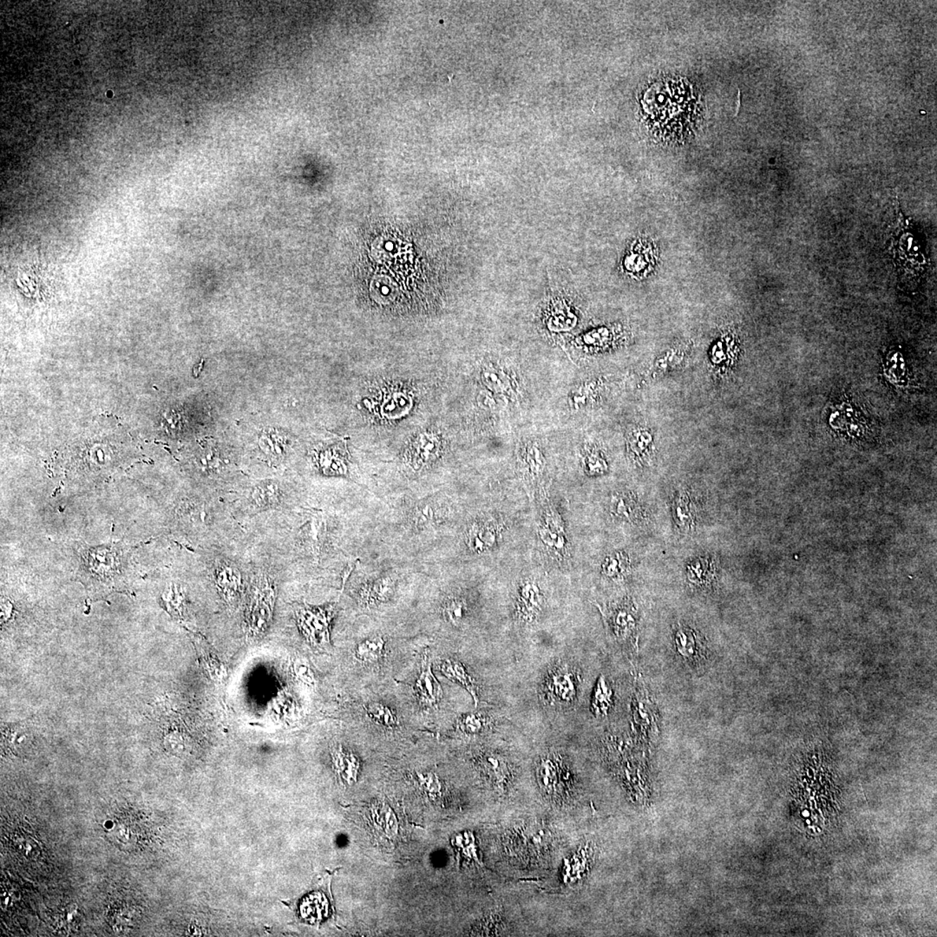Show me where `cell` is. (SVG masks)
<instances>
[{
    "instance_id": "cell-1",
    "label": "cell",
    "mask_w": 937,
    "mask_h": 937,
    "mask_svg": "<svg viewBox=\"0 0 937 937\" xmlns=\"http://www.w3.org/2000/svg\"><path fill=\"white\" fill-rule=\"evenodd\" d=\"M126 558L117 545L89 548L82 553L81 577L95 600L123 590Z\"/></svg>"
},
{
    "instance_id": "cell-2",
    "label": "cell",
    "mask_w": 937,
    "mask_h": 937,
    "mask_svg": "<svg viewBox=\"0 0 937 937\" xmlns=\"http://www.w3.org/2000/svg\"><path fill=\"white\" fill-rule=\"evenodd\" d=\"M675 91L676 85L672 83L651 89L646 95L645 103L647 112L653 114V119L657 123L662 127L666 125L668 129L675 127L677 129L687 124L690 118L688 114L691 112L692 105L683 86H681L676 102H673Z\"/></svg>"
},
{
    "instance_id": "cell-3",
    "label": "cell",
    "mask_w": 937,
    "mask_h": 937,
    "mask_svg": "<svg viewBox=\"0 0 937 937\" xmlns=\"http://www.w3.org/2000/svg\"><path fill=\"white\" fill-rule=\"evenodd\" d=\"M254 590L247 616V626L250 635L257 636L266 631L271 621L276 588L268 576H262Z\"/></svg>"
},
{
    "instance_id": "cell-4",
    "label": "cell",
    "mask_w": 937,
    "mask_h": 937,
    "mask_svg": "<svg viewBox=\"0 0 937 937\" xmlns=\"http://www.w3.org/2000/svg\"><path fill=\"white\" fill-rule=\"evenodd\" d=\"M546 697L553 705L568 706L575 702L579 690V676L575 668L560 663L551 669L544 685Z\"/></svg>"
},
{
    "instance_id": "cell-5",
    "label": "cell",
    "mask_w": 937,
    "mask_h": 937,
    "mask_svg": "<svg viewBox=\"0 0 937 937\" xmlns=\"http://www.w3.org/2000/svg\"><path fill=\"white\" fill-rule=\"evenodd\" d=\"M333 609H313L299 607L296 610L298 625L302 634L314 646H323L330 640L329 626Z\"/></svg>"
},
{
    "instance_id": "cell-6",
    "label": "cell",
    "mask_w": 937,
    "mask_h": 937,
    "mask_svg": "<svg viewBox=\"0 0 937 937\" xmlns=\"http://www.w3.org/2000/svg\"><path fill=\"white\" fill-rule=\"evenodd\" d=\"M676 653L691 666L701 665L706 660L705 647L694 631L687 627L677 629L675 635Z\"/></svg>"
},
{
    "instance_id": "cell-7",
    "label": "cell",
    "mask_w": 937,
    "mask_h": 937,
    "mask_svg": "<svg viewBox=\"0 0 937 937\" xmlns=\"http://www.w3.org/2000/svg\"><path fill=\"white\" fill-rule=\"evenodd\" d=\"M562 528L564 527L560 518L553 510L548 511L544 518V523L540 528V536L544 546L561 560H564L568 554V547Z\"/></svg>"
},
{
    "instance_id": "cell-8",
    "label": "cell",
    "mask_w": 937,
    "mask_h": 937,
    "mask_svg": "<svg viewBox=\"0 0 937 937\" xmlns=\"http://www.w3.org/2000/svg\"><path fill=\"white\" fill-rule=\"evenodd\" d=\"M414 692L418 702L425 706H436L442 698L441 686L433 675L431 660L428 657H425L422 663L421 673L415 683Z\"/></svg>"
},
{
    "instance_id": "cell-9",
    "label": "cell",
    "mask_w": 937,
    "mask_h": 937,
    "mask_svg": "<svg viewBox=\"0 0 937 937\" xmlns=\"http://www.w3.org/2000/svg\"><path fill=\"white\" fill-rule=\"evenodd\" d=\"M543 596L538 585L526 581L517 593V614L521 620L531 621L542 609Z\"/></svg>"
},
{
    "instance_id": "cell-10",
    "label": "cell",
    "mask_w": 937,
    "mask_h": 937,
    "mask_svg": "<svg viewBox=\"0 0 937 937\" xmlns=\"http://www.w3.org/2000/svg\"><path fill=\"white\" fill-rule=\"evenodd\" d=\"M562 763L557 757L541 758L536 772L540 786L548 794H557L562 780H569V772L566 768H562Z\"/></svg>"
},
{
    "instance_id": "cell-11",
    "label": "cell",
    "mask_w": 937,
    "mask_h": 937,
    "mask_svg": "<svg viewBox=\"0 0 937 937\" xmlns=\"http://www.w3.org/2000/svg\"><path fill=\"white\" fill-rule=\"evenodd\" d=\"M217 583L228 602H235L243 591L242 575L234 565L221 564L217 569Z\"/></svg>"
},
{
    "instance_id": "cell-12",
    "label": "cell",
    "mask_w": 937,
    "mask_h": 937,
    "mask_svg": "<svg viewBox=\"0 0 937 937\" xmlns=\"http://www.w3.org/2000/svg\"><path fill=\"white\" fill-rule=\"evenodd\" d=\"M498 531L490 523H475L469 529L467 543L470 550L483 553L491 549L496 543Z\"/></svg>"
},
{
    "instance_id": "cell-13",
    "label": "cell",
    "mask_w": 937,
    "mask_h": 937,
    "mask_svg": "<svg viewBox=\"0 0 937 937\" xmlns=\"http://www.w3.org/2000/svg\"><path fill=\"white\" fill-rule=\"evenodd\" d=\"M440 670L450 680L455 681V683L464 687L472 694L475 706H477V703H479V694H477L479 687H477L473 678L466 671L461 662L453 660V659H448V660L443 661L441 665H440Z\"/></svg>"
},
{
    "instance_id": "cell-14",
    "label": "cell",
    "mask_w": 937,
    "mask_h": 937,
    "mask_svg": "<svg viewBox=\"0 0 937 937\" xmlns=\"http://www.w3.org/2000/svg\"><path fill=\"white\" fill-rule=\"evenodd\" d=\"M610 623L614 635L618 639L627 640L635 631L636 621L633 609L627 607H618L611 616Z\"/></svg>"
},
{
    "instance_id": "cell-15",
    "label": "cell",
    "mask_w": 937,
    "mask_h": 937,
    "mask_svg": "<svg viewBox=\"0 0 937 937\" xmlns=\"http://www.w3.org/2000/svg\"><path fill=\"white\" fill-rule=\"evenodd\" d=\"M333 762L337 772L347 783H353L356 780L359 762L354 754L346 753L342 748H337L333 751Z\"/></svg>"
},
{
    "instance_id": "cell-16",
    "label": "cell",
    "mask_w": 937,
    "mask_h": 937,
    "mask_svg": "<svg viewBox=\"0 0 937 937\" xmlns=\"http://www.w3.org/2000/svg\"><path fill=\"white\" fill-rule=\"evenodd\" d=\"M613 703V691L605 676L599 678L593 694L591 709L597 716H607Z\"/></svg>"
},
{
    "instance_id": "cell-17",
    "label": "cell",
    "mask_w": 937,
    "mask_h": 937,
    "mask_svg": "<svg viewBox=\"0 0 937 937\" xmlns=\"http://www.w3.org/2000/svg\"><path fill=\"white\" fill-rule=\"evenodd\" d=\"M280 491L279 486L273 482H264L258 484L254 489L252 498L254 505L261 509L275 507L280 502Z\"/></svg>"
},
{
    "instance_id": "cell-18",
    "label": "cell",
    "mask_w": 937,
    "mask_h": 937,
    "mask_svg": "<svg viewBox=\"0 0 937 937\" xmlns=\"http://www.w3.org/2000/svg\"><path fill=\"white\" fill-rule=\"evenodd\" d=\"M385 640L382 637L377 636L359 643L356 648V657L362 662L373 663L379 661L382 655Z\"/></svg>"
},
{
    "instance_id": "cell-19",
    "label": "cell",
    "mask_w": 937,
    "mask_h": 937,
    "mask_svg": "<svg viewBox=\"0 0 937 937\" xmlns=\"http://www.w3.org/2000/svg\"><path fill=\"white\" fill-rule=\"evenodd\" d=\"M631 569V560L627 555L616 553L610 555L602 564L605 575L610 579H621L628 574Z\"/></svg>"
},
{
    "instance_id": "cell-20",
    "label": "cell",
    "mask_w": 937,
    "mask_h": 937,
    "mask_svg": "<svg viewBox=\"0 0 937 937\" xmlns=\"http://www.w3.org/2000/svg\"><path fill=\"white\" fill-rule=\"evenodd\" d=\"M673 512L677 524L681 529H690L694 525L695 508L690 499L686 496H680L677 500L673 506Z\"/></svg>"
},
{
    "instance_id": "cell-21",
    "label": "cell",
    "mask_w": 937,
    "mask_h": 937,
    "mask_svg": "<svg viewBox=\"0 0 937 937\" xmlns=\"http://www.w3.org/2000/svg\"><path fill=\"white\" fill-rule=\"evenodd\" d=\"M612 510L617 517L626 520H635L640 516L638 503L628 496L621 495L614 498Z\"/></svg>"
},
{
    "instance_id": "cell-22",
    "label": "cell",
    "mask_w": 937,
    "mask_h": 937,
    "mask_svg": "<svg viewBox=\"0 0 937 937\" xmlns=\"http://www.w3.org/2000/svg\"><path fill=\"white\" fill-rule=\"evenodd\" d=\"M484 768L498 784H505L510 777L508 764L501 758L491 755L485 758Z\"/></svg>"
},
{
    "instance_id": "cell-23",
    "label": "cell",
    "mask_w": 937,
    "mask_h": 937,
    "mask_svg": "<svg viewBox=\"0 0 937 937\" xmlns=\"http://www.w3.org/2000/svg\"><path fill=\"white\" fill-rule=\"evenodd\" d=\"M261 450L272 457H283L285 453V440L283 435L277 432H266L260 439Z\"/></svg>"
},
{
    "instance_id": "cell-24",
    "label": "cell",
    "mask_w": 937,
    "mask_h": 937,
    "mask_svg": "<svg viewBox=\"0 0 937 937\" xmlns=\"http://www.w3.org/2000/svg\"><path fill=\"white\" fill-rule=\"evenodd\" d=\"M688 579L695 584H705L713 576V566L707 559H699L688 566Z\"/></svg>"
},
{
    "instance_id": "cell-25",
    "label": "cell",
    "mask_w": 937,
    "mask_h": 937,
    "mask_svg": "<svg viewBox=\"0 0 937 937\" xmlns=\"http://www.w3.org/2000/svg\"><path fill=\"white\" fill-rule=\"evenodd\" d=\"M366 712L376 723L392 728L398 724L397 717L389 707L380 703H372L366 706Z\"/></svg>"
},
{
    "instance_id": "cell-26",
    "label": "cell",
    "mask_w": 937,
    "mask_h": 937,
    "mask_svg": "<svg viewBox=\"0 0 937 937\" xmlns=\"http://www.w3.org/2000/svg\"><path fill=\"white\" fill-rule=\"evenodd\" d=\"M466 613H467V605L461 598L449 599L444 606V617L454 626H458L465 620Z\"/></svg>"
},
{
    "instance_id": "cell-27",
    "label": "cell",
    "mask_w": 937,
    "mask_h": 937,
    "mask_svg": "<svg viewBox=\"0 0 937 937\" xmlns=\"http://www.w3.org/2000/svg\"><path fill=\"white\" fill-rule=\"evenodd\" d=\"M486 725L487 718L479 713L466 714L458 723L459 729L469 735H479L484 732Z\"/></svg>"
},
{
    "instance_id": "cell-28",
    "label": "cell",
    "mask_w": 937,
    "mask_h": 937,
    "mask_svg": "<svg viewBox=\"0 0 937 937\" xmlns=\"http://www.w3.org/2000/svg\"><path fill=\"white\" fill-rule=\"evenodd\" d=\"M302 916L309 919H321L323 913L327 912L325 900L321 899L318 896H311L309 900L302 903Z\"/></svg>"
},
{
    "instance_id": "cell-29",
    "label": "cell",
    "mask_w": 937,
    "mask_h": 937,
    "mask_svg": "<svg viewBox=\"0 0 937 937\" xmlns=\"http://www.w3.org/2000/svg\"><path fill=\"white\" fill-rule=\"evenodd\" d=\"M525 462L527 464L529 473L533 476H538L543 472L544 469V458L543 453L536 446H531L527 448L525 455Z\"/></svg>"
},
{
    "instance_id": "cell-30",
    "label": "cell",
    "mask_w": 937,
    "mask_h": 937,
    "mask_svg": "<svg viewBox=\"0 0 937 937\" xmlns=\"http://www.w3.org/2000/svg\"><path fill=\"white\" fill-rule=\"evenodd\" d=\"M484 380L489 386L494 389L496 392H508L510 388V383L508 377L501 372L496 370L484 372Z\"/></svg>"
},
{
    "instance_id": "cell-31",
    "label": "cell",
    "mask_w": 937,
    "mask_h": 937,
    "mask_svg": "<svg viewBox=\"0 0 937 937\" xmlns=\"http://www.w3.org/2000/svg\"><path fill=\"white\" fill-rule=\"evenodd\" d=\"M390 583L391 581L388 580V581H384V583H377L373 587L370 588L365 594L366 601L373 602L386 598L391 591Z\"/></svg>"
},
{
    "instance_id": "cell-32",
    "label": "cell",
    "mask_w": 937,
    "mask_h": 937,
    "mask_svg": "<svg viewBox=\"0 0 937 937\" xmlns=\"http://www.w3.org/2000/svg\"><path fill=\"white\" fill-rule=\"evenodd\" d=\"M584 464L591 473H597L605 469V466H603V465H605V463H603L601 458L596 454L587 455Z\"/></svg>"
}]
</instances>
